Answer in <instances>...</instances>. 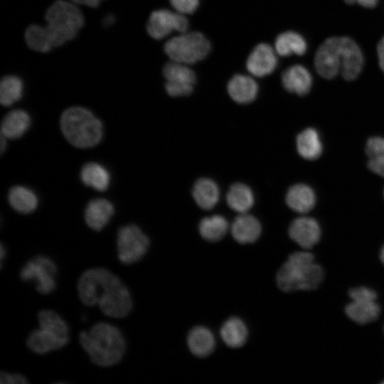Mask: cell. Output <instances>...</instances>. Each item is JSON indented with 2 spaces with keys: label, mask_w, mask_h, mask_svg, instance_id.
I'll return each mask as SVG.
<instances>
[{
  "label": "cell",
  "mask_w": 384,
  "mask_h": 384,
  "mask_svg": "<svg viewBox=\"0 0 384 384\" xmlns=\"http://www.w3.org/2000/svg\"><path fill=\"white\" fill-rule=\"evenodd\" d=\"M78 294L86 306H98L107 316L120 319L132 311L131 294L122 279L110 270L92 267L85 270L77 284Z\"/></svg>",
  "instance_id": "6da1fadb"
},
{
  "label": "cell",
  "mask_w": 384,
  "mask_h": 384,
  "mask_svg": "<svg viewBox=\"0 0 384 384\" xmlns=\"http://www.w3.org/2000/svg\"><path fill=\"white\" fill-rule=\"evenodd\" d=\"M314 65L316 72L326 79H332L341 73L346 80L351 81L362 70L363 55L351 38L331 37L317 49Z\"/></svg>",
  "instance_id": "7a4b0ae2"
},
{
  "label": "cell",
  "mask_w": 384,
  "mask_h": 384,
  "mask_svg": "<svg viewBox=\"0 0 384 384\" xmlns=\"http://www.w3.org/2000/svg\"><path fill=\"white\" fill-rule=\"evenodd\" d=\"M79 342L91 361L101 367L118 363L124 356L127 344L122 331L114 325L100 321L79 334Z\"/></svg>",
  "instance_id": "3957f363"
},
{
  "label": "cell",
  "mask_w": 384,
  "mask_h": 384,
  "mask_svg": "<svg viewBox=\"0 0 384 384\" xmlns=\"http://www.w3.org/2000/svg\"><path fill=\"white\" fill-rule=\"evenodd\" d=\"M324 278V270L309 252L291 254L277 274V283L283 292L311 290L319 287Z\"/></svg>",
  "instance_id": "277c9868"
},
{
  "label": "cell",
  "mask_w": 384,
  "mask_h": 384,
  "mask_svg": "<svg viewBox=\"0 0 384 384\" xmlns=\"http://www.w3.org/2000/svg\"><path fill=\"white\" fill-rule=\"evenodd\" d=\"M60 124L67 140L78 148L94 146L102 137L100 120L90 110L82 107H72L64 111Z\"/></svg>",
  "instance_id": "5b68a950"
},
{
  "label": "cell",
  "mask_w": 384,
  "mask_h": 384,
  "mask_svg": "<svg viewBox=\"0 0 384 384\" xmlns=\"http://www.w3.org/2000/svg\"><path fill=\"white\" fill-rule=\"evenodd\" d=\"M37 319L38 328L31 331L26 339V345L31 351L44 354L68 344L69 327L58 313L50 309L41 310Z\"/></svg>",
  "instance_id": "8992f818"
},
{
  "label": "cell",
  "mask_w": 384,
  "mask_h": 384,
  "mask_svg": "<svg viewBox=\"0 0 384 384\" xmlns=\"http://www.w3.org/2000/svg\"><path fill=\"white\" fill-rule=\"evenodd\" d=\"M46 28L53 47L75 37L84 25V16L74 3L58 0L46 13Z\"/></svg>",
  "instance_id": "52a82bcc"
},
{
  "label": "cell",
  "mask_w": 384,
  "mask_h": 384,
  "mask_svg": "<svg viewBox=\"0 0 384 384\" xmlns=\"http://www.w3.org/2000/svg\"><path fill=\"white\" fill-rule=\"evenodd\" d=\"M164 48L171 60L188 65L204 59L209 54L211 46L202 33L193 31L182 33L169 39Z\"/></svg>",
  "instance_id": "ba28073f"
},
{
  "label": "cell",
  "mask_w": 384,
  "mask_h": 384,
  "mask_svg": "<svg viewBox=\"0 0 384 384\" xmlns=\"http://www.w3.org/2000/svg\"><path fill=\"white\" fill-rule=\"evenodd\" d=\"M57 270L56 265L50 258L39 255L23 266L19 276L23 281L35 282L36 289L40 294H48L56 287Z\"/></svg>",
  "instance_id": "9c48e42d"
},
{
  "label": "cell",
  "mask_w": 384,
  "mask_h": 384,
  "mask_svg": "<svg viewBox=\"0 0 384 384\" xmlns=\"http://www.w3.org/2000/svg\"><path fill=\"white\" fill-rule=\"evenodd\" d=\"M149 245L148 237L136 225L121 227L117 233V251L119 260L131 265L140 260Z\"/></svg>",
  "instance_id": "30bf717a"
},
{
  "label": "cell",
  "mask_w": 384,
  "mask_h": 384,
  "mask_svg": "<svg viewBox=\"0 0 384 384\" xmlns=\"http://www.w3.org/2000/svg\"><path fill=\"white\" fill-rule=\"evenodd\" d=\"M188 26V21L183 14L174 13L167 9H159L151 14L146 30L151 37L160 40L173 31L185 33Z\"/></svg>",
  "instance_id": "8fae6325"
},
{
  "label": "cell",
  "mask_w": 384,
  "mask_h": 384,
  "mask_svg": "<svg viewBox=\"0 0 384 384\" xmlns=\"http://www.w3.org/2000/svg\"><path fill=\"white\" fill-rule=\"evenodd\" d=\"M163 74L166 80L165 88L170 96H187L193 92L196 75L186 64L172 60L164 65Z\"/></svg>",
  "instance_id": "7c38bea8"
},
{
  "label": "cell",
  "mask_w": 384,
  "mask_h": 384,
  "mask_svg": "<svg viewBox=\"0 0 384 384\" xmlns=\"http://www.w3.org/2000/svg\"><path fill=\"white\" fill-rule=\"evenodd\" d=\"M277 54L269 44L260 43L249 55L246 68L249 73L256 77L270 75L277 66Z\"/></svg>",
  "instance_id": "4fadbf2b"
},
{
  "label": "cell",
  "mask_w": 384,
  "mask_h": 384,
  "mask_svg": "<svg viewBox=\"0 0 384 384\" xmlns=\"http://www.w3.org/2000/svg\"><path fill=\"white\" fill-rule=\"evenodd\" d=\"M289 235L302 247L310 249L319 241L321 228L314 218L300 217L291 223Z\"/></svg>",
  "instance_id": "5bb4252c"
},
{
  "label": "cell",
  "mask_w": 384,
  "mask_h": 384,
  "mask_svg": "<svg viewBox=\"0 0 384 384\" xmlns=\"http://www.w3.org/2000/svg\"><path fill=\"white\" fill-rule=\"evenodd\" d=\"M282 82L288 92L302 96L306 95L311 90L312 78L305 67L294 65L284 70Z\"/></svg>",
  "instance_id": "9a60e30c"
},
{
  "label": "cell",
  "mask_w": 384,
  "mask_h": 384,
  "mask_svg": "<svg viewBox=\"0 0 384 384\" xmlns=\"http://www.w3.org/2000/svg\"><path fill=\"white\" fill-rule=\"evenodd\" d=\"M114 214L113 205L107 199L91 200L85 210V220L92 230L100 231L109 223Z\"/></svg>",
  "instance_id": "2e32d148"
},
{
  "label": "cell",
  "mask_w": 384,
  "mask_h": 384,
  "mask_svg": "<svg viewBox=\"0 0 384 384\" xmlns=\"http://www.w3.org/2000/svg\"><path fill=\"white\" fill-rule=\"evenodd\" d=\"M231 233L239 243H252L257 240L261 233L260 222L254 216L242 213L233 221Z\"/></svg>",
  "instance_id": "e0dca14e"
},
{
  "label": "cell",
  "mask_w": 384,
  "mask_h": 384,
  "mask_svg": "<svg viewBox=\"0 0 384 384\" xmlns=\"http://www.w3.org/2000/svg\"><path fill=\"white\" fill-rule=\"evenodd\" d=\"M228 92L236 102L246 104L255 99L258 86L251 77L238 74L229 80Z\"/></svg>",
  "instance_id": "ac0fdd59"
},
{
  "label": "cell",
  "mask_w": 384,
  "mask_h": 384,
  "mask_svg": "<svg viewBox=\"0 0 384 384\" xmlns=\"http://www.w3.org/2000/svg\"><path fill=\"white\" fill-rule=\"evenodd\" d=\"M288 206L299 213L311 210L316 203V196L313 189L306 184H295L290 187L286 196Z\"/></svg>",
  "instance_id": "d6986e66"
},
{
  "label": "cell",
  "mask_w": 384,
  "mask_h": 384,
  "mask_svg": "<svg viewBox=\"0 0 384 384\" xmlns=\"http://www.w3.org/2000/svg\"><path fill=\"white\" fill-rule=\"evenodd\" d=\"M345 311L353 321L366 324L377 319L380 308L375 300H352L346 305Z\"/></svg>",
  "instance_id": "ffe728a7"
},
{
  "label": "cell",
  "mask_w": 384,
  "mask_h": 384,
  "mask_svg": "<svg viewBox=\"0 0 384 384\" xmlns=\"http://www.w3.org/2000/svg\"><path fill=\"white\" fill-rule=\"evenodd\" d=\"M31 124L29 114L22 110L9 112L1 122V134L6 138L18 139L28 129Z\"/></svg>",
  "instance_id": "44dd1931"
},
{
  "label": "cell",
  "mask_w": 384,
  "mask_h": 384,
  "mask_svg": "<svg viewBox=\"0 0 384 384\" xmlns=\"http://www.w3.org/2000/svg\"><path fill=\"white\" fill-rule=\"evenodd\" d=\"M188 346L195 356L206 357L214 350V336L210 331L206 327H195L188 336Z\"/></svg>",
  "instance_id": "7402d4cb"
},
{
  "label": "cell",
  "mask_w": 384,
  "mask_h": 384,
  "mask_svg": "<svg viewBox=\"0 0 384 384\" xmlns=\"http://www.w3.org/2000/svg\"><path fill=\"white\" fill-rule=\"evenodd\" d=\"M275 50L281 56L304 55L307 49L305 39L294 31H286L279 34L274 43Z\"/></svg>",
  "instance_id": "603a6c76"
},
{
  "label": "cell",
  "mask_w": 384,
  "mask_h": 384,
  "mask_svg": "<svg viewBox=\"0 0 384 384\" xmlns=\"http://www.w3.org/2000/svg\"><path fill=\"white\" fill-rule=\"evenodd\" d=\"M83 183L100 191L107 189L110 181L109 171L98 163L90 162L83 166L80 171Z\"/></svg>",
  "instance_id": "cb8c5ba5"
},
{
  "label": "cell",
  "mask_w": 384,
  "mask_h": 384,
  "mask_svg": "<svg viewBox=\"0 0 384 384\" xmlns=\"http://www.w3.org/2000/svg\"><path fill=\"white\" fill-rule=\"evenodd\" d=\"M193 197L203 209H211L218 201V187L211 179L200 178L194 184Z\"/></svg>",
  "instance_id": "d4e9b609"
},
{
  "label": "cell",
  "mask_w": 384,
  "mask_h": 384,
  "mask_svg": "<svg viewBox=\"0 0 384 384\" xmlns=\"http://www.w3.org/2000/svg\"><path fill=\"white\" fill-rule=\"evenodd\" d=\"M297 147L300 156L308 160L319 158L323 150L319 134L314 128H307L297 136Z\"/></svg>",
  "instance_id": "484cf974"
},
{
  "label": "cell",
  "mask_w": 384,
  "mask_h": 384,
  "mask_svg": "<svg viewBox=\"0 0 384 384\" xmlns=\"http://www.w3.org/2000/svg\"><path fill=\"white\" fill-rule=\"evenodd\" d=\"M8 199L11 206L21 213H32L38 206L36 194L21 186L12 187L9 192Z\"/></svg>",
  "instance_id": "4316f807"
},
{
  "label": "cell",
  "mask_w": 384,
  "mask_h": 384,
  "mask_svg": "<svg viewBox=\"0 0 384 384\" xmlns=\"http://www.w3.org/2000/svg\"><path fill=\"white\" fill-rule=\"evenodd\" d=\"M220 336L227 346L238 348L245 344L247 330L242 320L233 317L227 320L222 326Z\"/></svg>",
  "instance_id": "83f0119b"
},
{
  "label": "cell",
  "mask_w": 384,
  "mask_h": 384,
  "mask_svg": "<svg viewBox=\"0 0 384 384\" xmlns=\"http://www.w3.org/2000/svg\"><path fill=\"white\" fill-rule=\"evenodd\" d=\"M226 200L230 208L241 213L250 210L254 203L251 189L240 183L231 186L227 193Z\"/></svg>",
  "instance_id": "f1b7e54d"
},
{
  "label": "cell",
  "mask_w": 384,
  "mask_h": 384,
  "mask_svg": "<svg viewBox=\"0 0 384 384\" xmlns=\"http://www.w3.org/2000/svg\"><path fill=\"white\" fill-rule=\"evenodd\" d=\"M228 228L227 220L220 215L204 218L199 225L201 235L210 242H216L222 239Z\"/></svg>",
  "instance_id": "f546056e"
},
{
  "label": "cell",
  "mask_w": 384,
  "mask_h": 384,
  "mask_svg": "<svg viewBox=\"0 0 384 384\" xmlns=\"http://www.w3.org/2000/svg\"><path fill=\"white\" fill-rule=\"evenodd\" d=\"M368 166L375 174L384 177V138H370L366 146Z\"/></svg>",
  "instance_id": "4dcf8cb0"
},
{
  "label": "cell",
  "mask_w": 384,
  "mask_h": 384,
  "mask_svg": "<svg viewBox=\"0 0 384 384\" xmlns=\"http://www.w3.org/2000/svg\"><path fill=\"white\" fill-rule=\"evenodd\" d=\"M23 83L21 79L14 75L2 78L0 84V101L4 106H10L19 100L23 95Z\"/></svg>",
  "instance_id": "1f68e13d"
},
{
  "label": "cell",
  "mask_w": 384,
  "mask_h": 384,
  "mask_svg": "<svg viewBox=\"0 0 384 384\" xmlns=\"http://www.w3.org/2000/svg\"><path fill=\"white\" fill-rule=\"evenodd\" d=\"M25 40L30 48L38 52L46 53L53 48L46 26H28L25 32Z\"/></svg>",
  "instance_id": "d6a6232c"
},
{
  "label": "cell",
  "mask_w": 384,
  "mask_h": 384,
  "mask_svg": "<svg viewBox=\"0 0 384 384\" xmlns=\"http://www.w3.org/2000/svg\"><path fill=\"white\" fill-rule=\"evenodd\" d=\"M171 5L182 14H191L198 9L199 0H169Z\"/></svg>",
  "instance_id": "836d02e7"
},
{
  "label": "cell",
  "mask_w": 384,
  "mask_h": 384,
  "mask_svg": "<svg viewBox=\"0 0 384 384\" xmlns=\"http://www.w3.org/2000/svg\"><path fill=\"white\" fill-rule=\"evenodd\" d=\"M351 300H376V292L366 287H354L349 290Z\"/></svg>",
  "instance_id": "e575fe53"
},
{
  "label": "cell",
  "mask_w": 384,
  "mask_h": 384,
  "mask_svg": "<svg viewBox=\"0 0 384 384\" xmlns=\"http://www.w3.org/2000/svg\"><path fill=\"white\" fill-rule=\"evenodd\" d=\"M28 380L22 374L9 372H1L0 383L1 384H26Z\"/></svg>",
  "instance_id": "d590c367"
},
{
  "label": "cell",
  "mask_w": 384,
  "mask_h": 384,
  "mask_svg": "<svg viewBox=\"0 0 384 384\" xmlns=\"http://www.w3.org/2000/svg\"><path fill=\"white\" fill-rule=\"evenodd\" d=\"M346 3L349 4H358L361 5V6L366 7V8H374L377 4L378 0H343Z\"/></svg>",
  "instance_id": "8d00e7d4"
},
{
  "label": "cell",
  "mask_w": 384,
  "mask_h": 384,
  "mask_svg": "<svg viewBox=\"0 0 384 384\" xmlns=\"http://www.w3.org/2000/svg\"><path fill=\"white\" fill-rule=\"evenodd\" d=\"M379 65L384 73V36L379 41L377 46Z\"/></svg>",
  "instance_id": "74e56055"
},
{
  "label": "cell",
  "mask_w": 384,
  "mask_h": 384,
  "mask_svg": "<svg viewBox=\"0 0 384 384\" xmlns=\"http://www.w3.org/2000/svg\"><path fill=\"white\" fill-rule=\"evenodd\" d=\"M73 3L90 7H97L102 0H71Z\"/></svg>",
  "instance_id": "f35d334b"
},
{
  "label": "cell",
  "mask_w": 384,
  "mask_h": 384,
  "mask_svg": "<svg viewBox=\"0 0 384 384\" xmlns=\"http://www.w3.org/2000/svg\"><path fill=\"white\" fill-rule=\"evenodd\" d=\"M5 256H6V250L4 249L3 245L1 244V247H0V258L1 261V265H2V261Z\"/></svg>",
  "instance_id": "ab89813d"
},
{
  "label": "cell",
  "mask_w": 384,
  "mask_h": 384,
  "mask_svg": "<svg viewBox=\"0 0 384 384\" xmlns=\"http://www.w3.org/2000/svg\"><path fill=\"white\" fill-rule=\"evenodd\" d=\"M6 137L1 134V152L4 151V149L6 148Z\"/></svg>",
  "instance_id": "60d3db41"
},
{
  "label": "cell",
  "mask_w": 384,
  "mask_h": 384,
  "mask_svg": "<svg viewBox=\"0 0 384 384\" xmlns=\"http://www.w3.org/2000/svg\"><path fill=\"white\" fill-rule=\"evenodd\" d=\"M114 20V17L113 16H107L106 18H105V22H107L106 25H110L111 23H113V21Z\"/></svg>",
  "instance_id": "b9f144b4"
},
{
  "label": "cell",
  "mask_w": 384,
  "mask_h": 384,
  "mask_svg": "<svg viewBox=\"0 0 384 384\" xmlns=\"http://www.w3.org/2000/svg\"><path fill=\"white\" fill-rule=\"evenodd\" d=\"M380 261L384 264V245L381 248L380 252Z\"/></svg>",
  "instance_id": "7bdbcfd3"
},
{
  "label": "cell",
  "mask_w": 384,
  "mask_h": 384,
  "mask_svg": "<svg viewBox=\"0 0 384 384\" xmlns=\"http://www.w3.org/2000/svg\"><path fill=\"white\" fill-rule=\"evenodd\" d=\"M383 383H384V381Z\"/></svg>",
  "instance_id": "ee69618b"
}]
</instances>
